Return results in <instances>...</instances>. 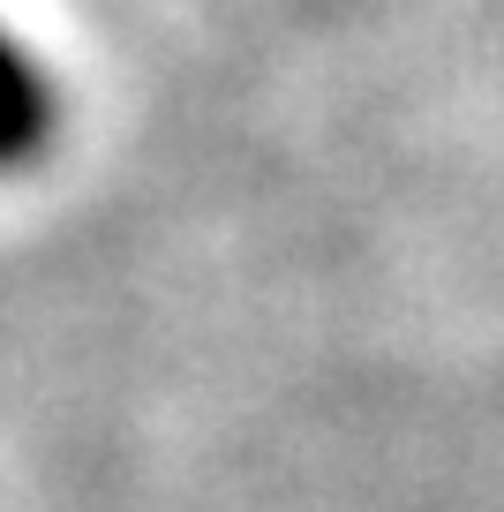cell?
<instances>
[{"label":"cell","mask_w":504,"mask_h":512,"mask_svg":"<svg viewBox=\"0 0 504 512\" xmlns=\"http://www.w3.org/2000/svg\"><path fill=\"white\" fill-rule=\"evenodd\" d=\"M53 128V91H46V68L0 31V166L31 159Z\"/></svg>","instance_id":"6da1fadb"}]
</instances>
